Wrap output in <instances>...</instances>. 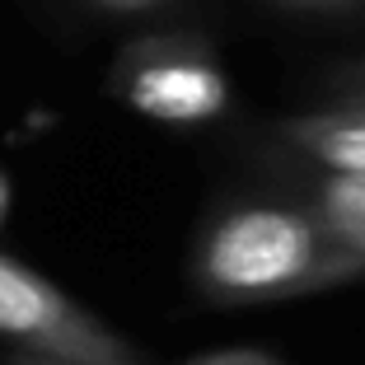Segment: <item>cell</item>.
Returning <instances> with one entry per match:
<instances>
[{
	"label": "cell",
	"mask_w": 365,
	"mask_h": 365,
	"mask_svg": "<svg viewBox=\"0 0 365 365\" xmlns=\"http://www.w3.org/2000/svg\"><path fill=\"white\" fill-rule=\"evenodd\" d=\"M89 5L118 19H155V14H173L182 0H89Z\"/></svg>",
	"instance_id": "8992f818"
},
{
	"label": "cell",
	"mask_w": 365,
	"mask_h": 365,
	"mask_svg": "<svg viewBox=\"0 0 365 365\" xmlns=\"http://www.w3.org/2000/svg\"><path fill=\"white\" fill-rule=\"evenodd\" d=\"M0 337H10L19 351L66 365H140V356L108 323L10 253H0Z\"/></svg>",
	"instance_id": "3957f363"
},
{
	"label": "cell",
	"mask_w": 365,
	"mask_h": 365,
	"mask_svg": "<svg viewBox=\"0 0 365 365\" xmlns=\"http://www.w3.org/2000/svg\"><path fill=\"white\" fill-rule=\"evenodd\" d=\"M5 365H66V361H47V356H33V351H10Z\"/></svg>",
	"instance_id": "30bf717a"
},
{
	"label": "cell",
	"mask_w": 365,
	"mask_h": 365,
	"mask_svg": "<svg viewBox=\"0 0 365 365\" xmlns=\"http://www.w3.org/2000/svg\"><path fill=\"white\" fill-rule=\"evenodd\" d=\"M290 192L365 267V182L328 173L319 164H300L290 173Z\"/></svg>",
	"instance_id": "5b68a950"
},
{
	"label": "cell",
	"mask_w": 365,
	"mask_h": 365,
	"mask_svg": "<svg viewBox=\"0 0 365 365\" xmlns=\"http://www.w3.org/2000/svg\"><path fill=\"white\" fill-rule=\"evenodd\" d=\"M113 94L140 118L169 127H202L225 118L230 76L192 33H145L127 43L108 76Z\"/></svg>",
	"instance_id": "7a4b0ae2"
},
{
	"label": "cell",
	"mask_w": 365,
	"mask_h": 365,
	"mask_svg": "<svg viewBox=\"0 0 365 365\" xmlns=\"http://www.w3.org/2000/svg\"><path fill=\"white\" fill-rule=\"evenodd\" d=\"M187 365H281L277 356L267 351H253V346H235V351H211V356H197Z\"/></svg>",
	"instance_id": "52a82bcc"
},
{
	"label": "cell",
	"mask_w": 365,
	"mask_h": 365,
	"mask_svg": "<svg viewBox=\"0 0 365 365\" xmlns=\"http://www.w3.org/2000/svg\"><path fill=\"white\" fill-rule=\"evenodd\" d=\"M267 5H281V10H346L356 0H267Z\"/></svg>",
	"instance_id": "ba28073f"
},
{
	"label": "cell",
	"mask_w": 365,
	"mask_h": 365,
	"mask_svg": "<svg viewBox=\"0 0 365 365\" xmlns=\"http://www.w3.org/2000/svg\"><path fill=\"white\" fill-rule=\"evenodd\" d=\"M0 211H5V178H0Z\"/></svg>",
	"instance_id": "8fae6325"
},
{
	"label": "cell",
	"mask_w": 365,
	"mask_h": 365,
	"mask_svg": "<svg viewBox=\"0 0 365 365\" xmlns=\"http://www.w3.org/2000/svg\"><path fill=\"white\" fill-rule=\"evenodd\" d=\"M281 140L304 164H319L328 173L365 182V103L319 108V113L290 118L281 122Z\"/></svg>",
	"instance_id": "277c9868"
},
{
	"label": "cell",
	"mask_w": 365,
	"mask_h": 365,
	"mask_svg": "<svg viewBox=\"0 0 365 365\" xmlns=\"http://www.w3.org/2000/svg\"><path fill=\"white\" fill-rule=\"evenodd\" d=\"M365 267L300 202H239L202 230L192 281L211 304H272L361 281Z\"/></svg>",
	"instance_id": "6da1fadb"
},
{
	"label": "cell",
	"mask_w": 365,
	"mask_h": 365,
	"mask_svg": "<svg viewBox=\"0 0 365 365\" xmlns=\"http://www.w3.org/2000/svg\"><path fill=\"white\" fill-rule=\"evenodd\" d=\"M346 103H365V66H356L346 76Z\"/></svg>",
	"instance_id": "9c48e42d"
}]
</instances>
